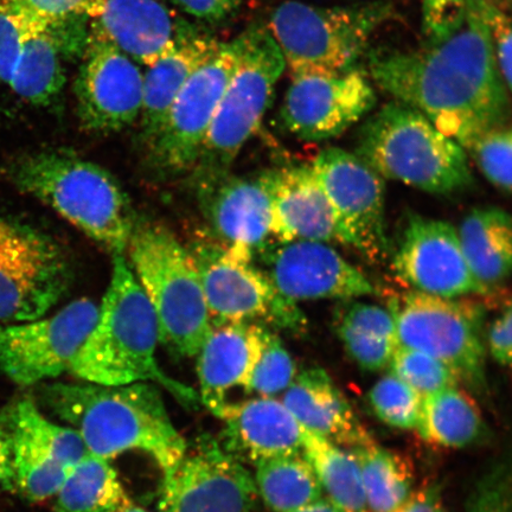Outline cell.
Returning <instances> with one entry per match:
<instances>
[{"label": "cell", "mask_w": 512, "mask_h": 512, "mask_svg": "<svg viewBox=\"0 0 512 512\" xmlns=\"http://www.w3.org/2000/svg\"><path fill=\"white\" fill-rule=\"evenodd\" d=\"M394 11L387 0L348 6L290 0L272 12L267 29L292 78L338 75L360 68L371 38L394 17Z\"/></svg>", "instance_id": "cell-7"}, {"label": "cell", "mask_w": 512, "mask_h": 512, "mask_svg": "<svg viewBox=\"0 0 512 512\" xmlns=\"http://www.w3.org/2000/svg\"><path fill=\"white\" fill-rule=\"evenodd\" d=\"M117 512H149L142 507H138V505H134L132 502L130 504L125 505V507L119 509Z\"/></svg>", "instance_id": "cell-51"}, {"label": "cell", "mask_w": 512, "mask_h": 512, "mask_svg": "<svg viewBox=\"0 0 512 512\" xmlns=\"http://www.w3.org/2000/svg\"><path fill=\"white\" fill-rule=\"evenodd\" d=\"M355 155L383 179L428 194L450 195L473 183L464 147L399 101L389 102L364 121Z\"/></svg>", "instance_id": "cell-5"}, {"label": "cell", "mask_w": 512, "mask_h": 512, "mask_svg": "<svg viewBox=\"0 0 512 512\" xmlns=\"http://www.w3.org/2000/svg\"><path fill=\"white\" fill-rule=\"evenodd\" d=\"M223 44L209 32L188 23L174 46L147 67L139 117L146 146L157 136L179 92L198 69L219 54Z\"/></svg>", "instance_id": "cell-25"}, {"label": "cell", "mask_w": 512, "mask_h": 512, "mask_svg": "<svg viewBox=\"0 0 512 512\" xmlns=\"http://www.w3.org/2000/svg\"><path fill=\"white\" fill-rule=\"evenodd\" d=\"M388 304L400 345L437 358L458 381L477 393L485 392L484 311L479 306L414 290Z\"/></svg>", "instance_id": "cell-10"}, {"label": "cell", "mask_w": 512, "mask_h": 512, "mask_svg": "<svg viewBox=\"0 0 512 512\" xmlns=\"http://www.w3.org/2000/svg\"><path fill=\"white\" fill-rule=\"evenodd\" d=\"M31 15L0 2V82L9 86L22 53Z\"/></svg>", "instance_id": "cell-40"}, {"label": "cell", "mask_w": 512, "mask_h": 512, "mask_svg": "<svg viewBox=\"0 0 512 512\" xmlns=\"http://www.w3.org/2000/svg\"><path fill=\"white\" fill-rule=\"evenodd\" d=\"M335 331L351 360L367 371H379L389 367L394 352L400 345L395 339L382 338L366 332L339 328V326H335Z\"/></svg>", "instance_id": "cell-41"}, {"label": "cell", "mask_w": 512, "mask_h": 512, "mask_svg": "<svg viewBox=\"0 0 512 512\" xmlns=\"http://www.w3.org/2000/svg\"><path fill=\"white\" fill-rule=\"evenodd\" d=\"M415 430L426 443L453 450L471 446L485 434L475 400L458 386L422 398Z\"/></svg>", "instance_id": "cell-30"}, {"label": "cell", "mask_w": 512, "mask_h": 512, "mask_svg": "<svg viewBox=\"0 0 512 512\" xmlns=\"http://www.w3.org/2000/svg\"><path fill=\"white\" fill-rule=\"evenodd\" d=\"M240 61L238 37L224 42L213 60L192 75L172 104L157 136L147 145L152 169L162 177L194 171L217 107Z\"/></svg>", "instance_id": "cell-12"}, {"label": "cell", "mask_w": 512, "mask_h": 512, "mask_svg": "<svg viewBox=\"0 0 512 512\" xmlns=\"http://www.w3.org/2000/svg\"><path fill=\"white\" fill-rule=\"evenodd\" d=\"M265 273L293 302L337 299L347 302L371 296L375 287L329 243L297 240L275 242L259 252Z\"/></svg>", "instance_id": "cell-20"}, {"label": "cell", "mask_w": 512, "mask_h": 512, "mask_svg": "<svg viewBox=\"0 0 512 512\" xmlns=\"http://www.w3.org/2000/svg\"><path fill=\"white\" fill-rule=\"evenodd\" d=\"M389 368L390 374L408 384L422 398L458 386L459 383L457 376L446 364L425 352L403 345L395 350Z\"/></svg>", "instance_id": "cell-37"}, {"label": "cell", "mask_w": 512, "mask_h": 512, "mask_svg": "<svg viewBox=\"0 0 512 512\" xmlns=\"http://www.w3.org/2000/svg\"><path fill=\"white\" fill-rule=\"evenodd\" d=\"M188 252L200 275L213 324L251 323L304 335L307 319L253 262L254 256L215 239L191 243Z\"/></svg>", "instance_id": "cell-9"}, {"label": "cell", "mask_w": 512, "mask_h": 512, "mask_svg": "<svg viewBox=\"0 0 512 512\" xmlns=\"http://www.w3.org/2000/svg\"><path fill=\"white\" fill-rule=\"evenodd\" d=\"M395 512H447L438 484L414 490L408 501Z\"/></svg>", "instance_id": "cell-49"}, {"label": "cell", "mask_w": 512, "mask_h": 512, "mask_svg": "<svg viewBox=\"0 0 512 512\" xmlns=\"http://www.w3.org/2000/svg\"><path fill=\"white\" fill-rule=\"evenodd\" d=\"M297 375L296 364L281 338L262 326L260 344L245 390L262 398H275L291 386Z\"/></svg>", "instance_id": "cell-35"}, {"label": "cell", "mask_w": 512, "mask_h": 512, "mask_svg": "<svg viewBox=\"0 0 512 512\" xmlns=\"http://www.w3.org/2000/svg\"><path fill=\"white\" fill-rule=\"evenodd\" d=\"M16 491L32 502L55 497L74 467L89 456L80 434L56 424L30 396L10 405Z\"/></svg>", "instance_id": "cell-16"}, {"label": "cell", "mask_w": 512, "mask_h": 512, "mask_svg": "<svg viewBox=\"0 0 512 512\" xmlns=\"http://www.w3.org/2000/svg\"><path fill=\"white\" fill-rule=\"evenodd\" d=\"M55 498V512H117L132 502L110 460L93 454L74 467Z\"/></svg>", "instance_id": "cell-33"}, {"label": "cell", "mask_w": 512, "mask_h": 512, "mask_svg": "<svg viewBox=\"0 0 512 512\" xmlns=\"http://www.w3.org/2000/svg\"><path fill=\"white\" fill-rule=\"evenodd\" d=\"M258 494L274 512H296L323 497L322 485L304 453L255 464Z\"/></svg>", "instance_id": "cell-32"}, {"label": "cell", "mask_w": 512, "mask_h": 512, "mask_svg": "<svg viewBox=\"0 0 512 512\" xmlns=\"http://www.w3.org/2000/svg\"><path fill=\"white\" fill-rule=\"evenodd\" d=\"M281 401L306 431L331 443L349 450L374 443L347 398L322 368H309L296 375Z\"/></svg>", "instance_id": "cell-26"}, {"label": "cell", "mask_w": 512, "mask_h": 512, "mask_svg": "<svg viewBox=\"0 0 512 512\" xmlns=\"http://www.w3.org/2000/svg\"><path fill=\"white\" fill-rule=\"evenodd\" d=\"M12 184L46 204L112 255H125L137 216L110 171L67 150H46L18 159Z\"/></svg>", "instance_id": "cell-4"}, {"label": "cell", "mask_w": 512, "mask_h": 512, "mask_svg": "<svg viewBox=\"0 0 512 512\" xmlns=\"http://www.w3.org/2000/svg\"><path fill=\"white\" fill-rule=\"evenodd\" d=\"M426 44L444 41L463 24L465 0H420Z\"/></svg>", "instance_id": "cell-44"}, {"label": "cell", "mask_w": 512, "mask_h": 512, "mask_svg": "<svg viewBox=\"0 0 512 512\" xmlns=\"http://www.w3.org/2000/svg\"><path fill=\"white\" fill-rule=\"evenodd\" d=\"M376 92L366 70L293 76L281 107L286 130L304 142L341 136L374 110Z\"/></svg>", "instance_id": "cell-17"}, {"label": "cell", "mask_w": 512, "mask_h": 512, "mask_svg": "<svg viewBox=\"0 0 512 512\" xmlns=\"http://www.w3.org/2000/svg\"><path fill=\"white\" fill-rule=\"evenodd\" d=\"M38 400L80 434L93 456L111 460L128 451L144 452L165 479L187 452V441L172 424L157 384L44 382L38 387Z\"/></svg>", "instance_id": "cell-2"}, {"label": "cell", "mask_w": 512, "mask_h": 512, "mask_svg": "<svg viewBox=\"0 0 512 512\" xmlns=\"http://www.w3.org/2000/svg\"><path fill=\"white\" fill-rule=\"evenodd\" d=\"M63 46L59 27L31 17L11 91L34 106H49L62 93L66 76L61 63Z\"/></svg>", "instance_id": "cell-29"}, {"label": "cell", "mask_w": 512, "mask_h": 512, "mask_svg": "<svg viewBox=\"0 0 512 512\" xmlns=\"http://www.w3.org/2000/svg\"><path fill=\"white\" fill-rule=\"evenodd\" d=\"M271 197L272 236L349 246L335 209L311 164L284 166L261 174Z\"/></svg>", "instance_id": "cell-21"}, {"label": "cell", "mask_w": 512, "mask_h": 512, "mask_svg": "<svg viewBox=\"0 0 512 512\" xmlns=\"http://www.w3.org/2000/svg\"><path fill=\"white\" fill-rule=\"evenodd\" d=\"M498 5L507 6L512 11V0H495Z\"/></svg>", "instance_id": "cell-52"}, {"label": "cell", "mask_w": 512, "mask_h": 512, "mask_svg": "<svg viewBox=\"0 0 512 512\" xmlns=\"http://www.w3.org/2000/svg\"><path fill=\"white\" fill-rule=\"evenodd\" d=\"M258 497L251 472L204 435L163 479L158 512H252Z\"/></svg>", "instance_id": "cell-15"}, {"label": "cell", "mask_w": 512, "mask_h": 512, "mask_svg": "<svg viewBox=\"0 0 512 512\" xmlns=\"http://www.w3.org/2000/svg\"><path fill=\"white\" fill-rule=\"evenodd\" d=\"M16 479L12 457L10 406L0 412V494L15 492Z\"/></svg>", "instance_id": "cell-48"}, {"label": "cell", "mask_w": 512, "mask_h": 512, "mask_svg": "<svg viewBox=\"0 0 512 512\" xmlns=\"http://www.w3.org/2000/svg\"><path fill=\"white\" fill-rule=\"evenodd\" d=\"M392 256L394 272L414 291L448 299L488 294L473 277L451 223L409 215Z\"/></svg>", "instance_id": "cell-19"}, {"label": "cell", "mask_w": 512, "mask_h": 512, "mask_svg": "<svg viewBox=\"0 0 512 512\" xmlns=\"http://www.w3.org/2000/svg\"><path fill=\"white\" fill-rule=\"evenodd\" d=\"M238 40L239 66L217 107L192 171L196 184L230 174L242 147L258 131L286 69L283 54L265 25H251Z\"/></svg>", "instance_id": "cell-8"}, {"label": "cell", "mask_w": 512, "mask_h": 512, "mask_svg": "<svg viewBox=\"0 0 512 512\" xmlns=\"http://www.w3.org/2000/svg\"><path fill=\"white\" fill-rule=\"evenodd\" d=\"M465 2L464 22L451 36L419 50L369 53L367 73L466 150L486 131L508 123L511 101L482 0Z\"/></svg>", "instance_id": "cell-1"}, {"label": "cell", "mask_w": 512, "mask_h": 512, "mask_svg": "<svg viewBox=\"0 0 512 512\" xmlns=\"http://www.w3.org/2000/svg\"><path fill=\"white\" fill-rule=\"evenodd\" d=\"M223 421L222 447L240 462L303 453L304 428L283 401L259 398L227 403Z\"/></svg>", "instance_id": "cell-24"}, {"label": "cell", "mask_w": 512, "mask_h": 512, "mask_svg": "<svg viewBox=\"0 0 512 512\" xmlns=\"http://www.w3.org/2000/svg\"><path fill=\"white\" fill-rule=\"evenodd\" d=\"M486 179L499 190L512 192V126L486 131L467 146Z\"/></svg>", "instance_id": "cell-38"}, {"label": "cell", "mask_w": 512, "mask_h": 512, "mask_svg": "<svg viewBox=\"0 0 512 512\" xmlns=\"http://www.w3.org/2000/svg\"><path fill=\"white\" fill-rule=\"evenodd\" d=\"M178 9L208 23L226 21L239 9L241 0H171Z\"/></svg>", "instance_id": "cell-47"}, {"label": "cell", "mask_w": 512, "mask_h": 512, "mask_svg": "<svg viewBox=\"0 0 512 512\" xmlns=\"http://www.w3.org/2000/svg\"><path fill=\"white\" fill-rule=\"evenodd\" d=\"M334 325L358 332L399 341L398 329L392 313L375 304L347 300L335 312ZM400 343V342H399Z\"/></svg>", "instance_id": "cell-42"}, {"label": "cell", "mask_w": 512, "mask_h": 512, "mask_svg": "<svg viewBox=\"0 0 512 512\" xmlns=\"http://www.w3.org/2000/svg\"><path fill=\"white\" fill-rule=\"evenodd\" d=\"M370 407L376 418L398 430H415L422 396L393 374L374 384L369 392Z\"/></svg>", "instance_id": "cell-36"}, {"label": "cell", "mask_w": 512, "mask_h": 512, "mask_svg": "<svg viewBox=\"0 0 512 512\" xmlns=\"http://www.w3.org/2000/svg\"><path fill=\"white\" fill-rule=\"evenodd\" d=\"M21 9L50 25H60L73 19H89L102 0H0Z\"/></svg>", "instance_id": "cell-45"}, {"label": "cell", "mask_w": 512, "mask_h": 512, "mask_svg": "<svg viewBox=\"0 0 512 512\" xmlns=\"http://www.w3.org/2000/svg\"><path fill=\"white\" fill-rule=\"evenodd\" d=\"M303 453L332 504L342 512H369L360 466L350 450L304 428Z\"/></svg>", "instance_id": "cell-31"}, {"label": "cell", "mask_w": 512, "mask_h": 512, "mask_svg": "<svg viewBox=\"0 0 512 512\" xmlns=\"http://www.w3.org/2000/svg\"><path fill=\"white\" fill-rule=\"evenodd\" d=\"M261 324L214 325L197 355L200 399L217 418L227 406L228 393L245 389L260 344Z\"/></svg>", "instance_id": "cell-27"}, {"label": "cell", "mask_w": 512, "mask_h": 512, "mask_svg": "<svg viewBox=\"0 0 512 512\" xmlns=\"http://www.w3.org/2000/svg\"><path fill=\"white\" fill-rule=\"evenodd\" d=\"M360 466L369 512H395L414 492L408 459L375 443L352 448Z\"/></svg>", "instance_id": "cell-34"}, {"label": "cell", "mask_w": 512, "mask_h": 512, "mask_svg": "<svg viewBox=\"0 0 512 512\" xmlns=\"http://www.w3.org/2000/svg\"><path fill=\"white\" fill-rule=\"evenodd\" d=\"M158 343L157 319L149 299L126 256L113 255L110 285L99 305L98 319L69 373L100 386L153 382L183 406L196 408L200 395L159 367Z\"/></svg>", "instance_id": "cell-3"}, {"label": "cell", "mask_w": 512, "mask_h": 512, "mask_svg": "<svg viewBox=\"0 0 512 512\" xmlns=\"http://www.w3.org/2000/svg\"><path fill=\"white\" fill-rule=\"evenodd\" d=\"M126 253L155 312L159 343L176 357H196L214 324L188 248L163 224L137 217Z\"/></svg>", "instance_id": "cell-6"}, {"label": "cell", "mask_w": 512, "mask_h": 512, "mask_svg": "<svg viewBox=\"0 0 512 512\" xmlns=\"http://www.w3.org/2000/svg\"><path fill=\"white\" fill-rule=\"evenodd\" d=\"M73 281V267L53 239L0 216V322L46 316L67 296Z\"/></svg>", "instance_id": "cell-11"}, {"label": "cell", "mask_w": 512, "mask_h": 512, "mask_svg": "<svg viewBox=\"0 0 512 512\" xmlns=\"http://www.w3.org/2000/svg\"><path fill=\"white\" fill-rule=\"evenodd\" d=\"M349 246L373 264L392 256L386 223L384 179L355 153L329 147L311 163Z\"/></svg>", "instance_id": "cell-14"}, {"label": "cell", "mask_w": 512, "mask_h": 512, "mask_svg": "<svg viewBox=\"0 0 512 512\" xmlns=\"http://www.w3.org/2000/svg\"><path fill=\"white\" fill-rule=\"evenodd\" d=\"M470 271L488 293L512 275V215L501 208L473 209L458 229Z\"/></svg>", "instance_id": "cell-28"}, {"label": "cell", "mask_w": 512, "mask_h": 512, "mask_svg": "<svg viewBox=\"0 0 512 512\" xmlns=\"http://www.w3.org/2000/svg\"><path fill=\"white\" fill-rule=\"evenodd\" d=\"M188 23L159 0H102L89 17L88 31L150 67L174 46Z\"/></svg>", "instance_id": "cell-23"}, {"label": "cell", "mask_w": 512, "mask_h": 512, "mask_svg": "<svg viewBox=\"0 0 512 512\" xmlns=\"http://www.w3.org/2000/svg\"><path fill=\"white\" fill-rule=\"evenodd\" d=\"M98 315L99 305L81 298L54 316L0 326V368L22 387L69 373Z\"/></svg>", "instance_id": "cell-13"}, {"label": "cell", "mask_w": 512, "mask_h": 512, "mask_svg": "<svg viewBox=\"0 0 512 512\" xmlns=\"http://www.w3.org/2000/svg\"><path fill=\"white\" fill-rule=\"evenodd\" d=\"M201 207L215 240L253 256L272 236V206L262 176L226 175L196 184Z\"/></svg>", "instance_id": "cell-22"}, {"label": "cell", "mask_w": 512, "mask_h": 512, "mask_svg": "<svg viewBox=\"0 0 512 512\" xmlns=\"http://www.w3.org/2000/svg\"><path fill=\"white\" fill-rule=\"evenodd\" d=\"M296 512H342L339 510L335 504H332L328 498L322 497L318 499L315 503L307 505L302 509H299Z\"/></svg>", "instance_id": "cell-50"}, {"label": "cell", "mask_w": 512, "mask_h": 512, "mask_svg": "<svg viewBox=\"0 0 512 512\" xmlns=\"http://www.w3.org/2000/svg\"><path fill=\"white\" fill-rule=\"evenodd\" d=\"M144 74L111 42L88 31L75 81L80 123L86 131L112 133L136 123L143 106Z\"/></svg>", "instance_id": "cell-18"}, {"label": "cell", "mask_w": 512, "mask_h": 512, "mask_svg": "<svg viewBox=\"0 0 512 512\" xmlns=\"http://www.w3.org/2000/svg\"><path fill=\"white\" fill-rule=\"evenodd\" d=\"M486 341L490 355L497 363L512 366V300L492 322Z\"/></svg>", "instance_id": "cell-46"}, {"label": "cell", "mask_w": 512, "mask_h": 512, "mask_svg": "<svg viewBox=\"0 0 512 512\" xmlns=\"http://www.w3.org/2000/svg\"><path fill=\"white\" fill-rule=\"evenodd\" d=\"M466 511L512 512V459L499 460L479 477Z\"/></svg>", "instance_id": "cell-39"}, {"label": "cell", "mask_w": 512, "mask_h": 512, "mask_svg": "<svg viewBox=\"0 0 512 512\" xmlns=\"http://www.w3.org/2000/svg\"><path fill=\"white\" fill-rule=\"evenodd\" d=\"M482 9L490 31L499 73L512 92V16L495 0H482Z\"/></svg>", "instance_id": "cell-43"}]
</instances>
